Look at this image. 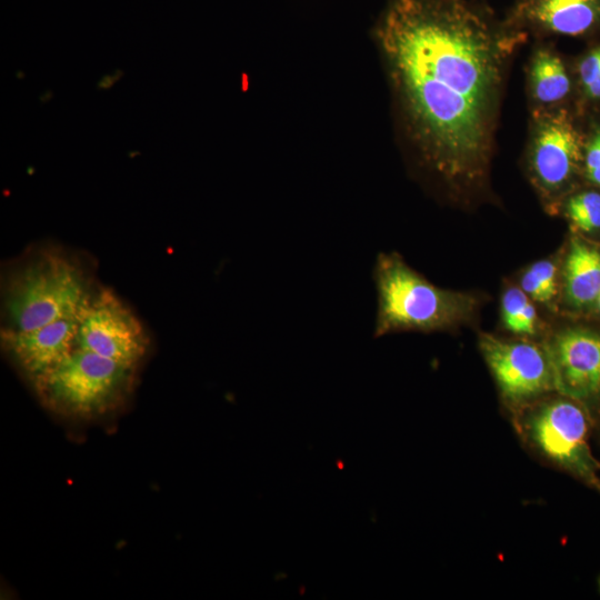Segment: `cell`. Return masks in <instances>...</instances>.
Returning a JSON list of instances; mask_svg holds the SVG:
<instances>
[{"label":"cell","instance_id":"1","mask_svg":"<svg viewBox=\"0 0 600 600\" xmlns=\"http://www.w3.org/2000/svg\"><path fill=\"white\" fill-rule=\"evenodd\" d=\"M378 34L419 156L453 192L480 190L509 66L527 37L483 0H390Z\"/></svg>","mask_w":600,"mask_h":600},{"label":"cell","instance_id":"2","mask_svg":"<svg viewBox=\"0 0 600 600\" xmlns=\"http://www.w3.org/2000/svg\"><path fill=\"white\" fill-rule=\"evenodd\" d=\"M372 273L378 301L374 337L451 329L469 320L478 304L470 293L434 286L397 252L379 253Z\"/></svg>","mask_w":600,"mask_h":600},{"label":"cell","instance_id":"3","mask_svg":"<svg viewBox=\"0 0 600 600\" xmlns=\"http://www.w3.org/2000/svg\"><path fill=\"white\" fill-rule=\"evenodd\" d=\"M91 294L80 268L66 256L47 252L12 274L4 308L12 330H31L80 313Z\"/></svg>","mask_w":600,"mask_h":600},{"label":"cell","instance_id":"4","mask_svg":"<svg viewBox=\"0 0 600 600\" xmlns=\"http://www.w3.org/2000/svg\"><path fill=\"white\" fill-rule=\"evenodd\" d=\"M133 369L77 347L32 383L46 406L56 412L92 417L113 409L126 398Z\"/></svg>","mask_w":600,"mask_h":600},{"label":"cell","instance_id":"5","mask_svg":"<svg viewBox=\"0 0 600 600\" xmlns=\"http://www.w3.org/2000/svg\"><path fill=\"white\" fill-rule=\"evenodd\" d=\"M527 439L549 461L593 486L598 464L588 446L589 424L584 411L573 401L556 399L528 412L521 423Z\"/></svg>","mask_w":600,"mask_h":600},{"label":"cell","instance_id":"6","mask_svg":"<svg viewBox=\"0 0 600 600\" xmlns=\"http://www.w3.org/2000/svg\"><path fill=\"white\" fill-rule=\"evenodd\" d=\"M582 136L564 107L531 111L527 147L530 174L546 196L560 193L583 161Z\"/></svg>","mask_w":600,"mask_h":600},{"label":"cell","instance_id":"7","mask_svg":"<svg viewBox=\"0 0 600 600\" xmlns=\"http://www.w3.org/2000/svg\"><path fill=\"white\" fill-rule=\"evenodd\" d=\"M149 346L134 313L111 291L101 290L79 314L77 347L134 368Z\"/></svg>","mask_w":600,"mask_h":600},{"label":"cell","instance_id":"8","mask_svg":"<svg viewBox=\"0 0 600 600\" xmlns=\"http://www.w3.org/2000/svg\"><path fill=\"white\" fill-rule=\"evenodd\" d=\"M480 350L508 401L521 403L554 389L546 347L483 334Z\"/></svg>","mask_w":600,"mask_h":600},{"label":"cell","instance_id":"9","mask_svg":"<svg viewBox=\"0 0 600 600\" xmlns=\"http://www.w3.org/2000/svg\"><path fill=\"white\" fill-rule=\"evenodd\" d=\"M553 388L571 400H588L600 392V336L568 329L546 346Z\"/></svg>","mask_w":600,"mask_h":600},{"label":"cell","instance_id":"10","mask_svg":"<svg viewBox=\"0 0 600 600\" xmlns=\"http://www.w3.org/2000/svg\"><path fill=\"white\" fill-rule=\"evenodd\" d=\"M503 18L527 39L589 36L600 32V0H514Z\"/></svg>","mask_w":600,"mask_h":600},{"label":"cell","instance_id":"11","mask_svg":"<svg viewBox=\"0 0 600 600\" xmlns=\"http://www.w3.org/2000/svg\"><path fill=\"white\" fill-rule=\"evenodd\" d=\"M79 314L67 316L31 330L7 328L1 332L2 346L33 382L77 348Z\"/></svg>","mask_w":600,"mask_h":600},{"label":"cell","instance_id":"12","mask_svg":"<svg viewBox=\"0 0 600 600\" xmlns=\"http://www.w3.org/2000/svg\"><path fill=\"white\" fill-rule=\"evenodd\" d=\"M528 91L532 111L561 107L571 91V81L560 56L550 47L533 51L528 66Z\"/></svg>","mask_w":600,"mask_h":600},{"label":"cell","instance_id":"13","mask_svg":"<svg viewBox=\"0 0 600 600\" xmlns=\"http://www.w3.org/2000/svg\"><path fill=\"white\" fill-rule=\"evenodd\" d=\"M563 287L574 307L592 303L600 294V249L573 239L563 266Z\"/></svg>","mask_w":600,"mask_h":600},{"label":"cell","instance_id":"14","mask_svg":"<svg viewBox=\"0 0 600 600\" xmlns=\"http://www.w3.org/2000/svg\"><path fill=\"white\" fill-rule=\"evenodd\" d=\"M501 317L506 328L519 334H533L537 330V311L522 289L510 288L501 299Z\"/></svg>","mask_w":600,"mask_h":600},{"label":"cell","instance_id":"15","mask_svg":"<svg viewBox=\"0 0 600 600\" xmlns=\"http://www.w3.org/2000/svg\"><path fill=\"white\" fill-rule=\"evenodd\" d=\"M566 213L570 222L583 232L600 229V193L583 191L569 198Z\"/></svg>","mask_w":600,"mask_h":600},{"label":"cell","instance_id":"16","mask_svg":"<svg viewBox=\"0 0 600 600\" xmlns=\"http://www.w3.org/2000/svg\"><path fill=\"white\" fill-rule=\"evenodd\" d=\"M578 78L584 98L600 100V43L579 61Z\"/></svg>","mask_w":600,"mask_h":600},{"label":"cell","instance_id":"17","mask_svg":"<svg viewBox=\"0 0 600 600\" xmlns=\"http://www.w3.org/2000/svg\"><path fill=\"white\" fill-rule=\"evenodd\" d=\"M583 164L588 179L600 188V126H596L584 146Z\"/></svg>","mask_w":600,"mask_h":600},{"label":"cell","instance_id":"18","mask_svg":"<svg viewBox=\"0 0 600 600\" xmlns=\"http://www.w3.org/2000/svg\"><path fill=\"white\" fill-rule=\"evenodd\" d=\"M529 270L536 276L544 289L552 296L557 293V269L549 260H540L530 266Z\"/></svg>","mask_w":600,"mask_h":600},{"label":"cell","instance_id":"19","mask_svg":"<svg viewBox=\"0 0 600 600\" xmlns=\"http://www.w3.org/2000/svg\"><path fill=\"white\" fill-rule=\"evenodd\" d=\"M521 289L530 298L538 302H550L553 297L544 289L536 276L528 269L521 278Z\"/></svg>","mask_w":600,"mask_h":600},{"label":"cell","instance_id":"20","mask_svg":"<svg viewBox=\"0 0 600 600\" xmlns=\"http://www.w3.org/2000/svg\"><path fill=\"white\" fill-rule=\"evenodd\" d=\"M123 76V71L117 69L113 76L104 74L101 77L100 81L97 83V89L107 90L110 89L116 81H118Z\"/></svg>","mask_w":600,"mask_h":600},{"label":"cell","instance_id":"21","mask_svg":"<svg viewBox=\"0 0 600 600\" xmlns=\"http://www.w3.org/2000/svg\"><path fill=\"white\" fill-rule=\"evenodd\" d=\"M597 300H598V303H599V307H600V294H599V297H598V299H597Z\"/></svg>","mask_w":600,"mask_h":600},{"label":"cell","instance_id":"22","mask_svg":"<svg viewBox=\"0 0 600 600\" xmlns=\"http://www.w3.org/2000/svg\"><path fill=\"white\" fill-rule=\"evenodd\" d=\"M598 467H599V469H600V464H599V463H598Z\"/></svg>","mask_w":600,"mask_h":600}]
</instances>
